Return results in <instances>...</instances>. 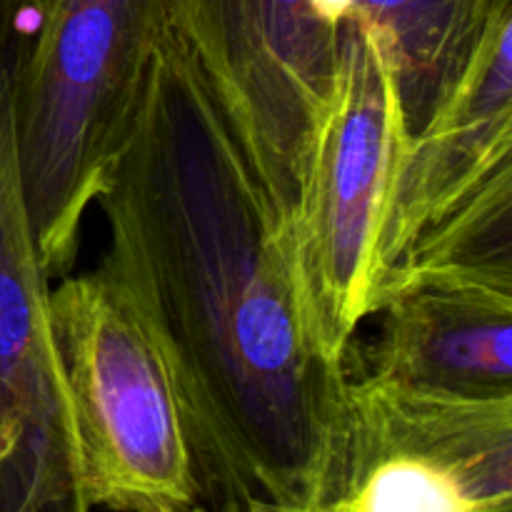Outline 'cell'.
Instances as JSON below:
<instances>
[{
	"instance_id": "cell-1",
	"label": "cell",
	"mask_w": 512,
	"mask_h": 512,
	"mask_svg": "<svg viewBox=\"0 0 512 512\" xmlns=\"http://www.w3.org/2000/svg\"><path fill=\"white\" fill-rule=\"evenodd\" d=\"M95 205L108 228L100 270L173 370L200 495L223 512L285 495L338 413L348 368L310 348L283 218L170 25Z\"/></svg>"
},
{
	"instance_id": "cell-2",
	"label": "cell",
	"mask_w": 512,
	"mask_h": 512,
	"mask_svg": "<svg viewBox=\"0 0 512 512\" xmlns=\"http://www.w3.org/2000/svg\"><path fill=\"white\" fill-rule=\"evenodd\" d=\"M168 25V0H15V153L50 283L78 258L85 215L128 135Z\"/></svg>"
},
{
	"instance_id": "cell-3",
	"label": "cell",
	"mask_w": 512,
	"mask_h": 512,
	"mask_svg": "<svg viewBox=\"0 0 512 512\" xmlns=\"http://www.w3.org/2000/svg\"><path fill=\"white\" fill-rule=\"evenodd\" d=\"M410 133L388 40L350 20L285 225L300 325L315 355L338 370L373 315L380 228Z\"/></svg>"
},
{
	"instance_id": "cell-4",
	"label": "cell",
	"mask_w": 512,
	"mask_h": 512,
	"mask_svg": "<svg viewBox=\"0 0 512 512\" xmlns=\"http://www.w3.org/2000/svg\"><path fill=\"white\" fill-rule=\"evenodd\" d=\"M248 512H512V393L345 375L298 483Z\"/></svg>"
},
{
	"instance_id": "cell-5",
	"label": "cell",
	"mask_w": 512,
	"mask_h": 512,
	"mask_svg": "<svg viewBox=\"0 0 512 512\" xmlns=\"http://www.w3.org/2000/svg\"><path fill=\"white\" fill-rule=\"evenodd\" d=\"M48 305L80 510L195 508L200 485L173 370L138 308L100 268L60 278Z\"/></svg>"
},
{
	"instance_id": "cell-6",
	"label": "cell",
	"mask_w": 512,
	"mask_h": 512,
	"mask_svg": "<svg viewBox=\"0 0 512 512\" xmlns=\"http://www.w3.org/2000/svg\"><path fill=\"white\" fill-rule=\"evenodd\" d=\"M512 8L443 73L410 133L378 240L373 313L448 265H512Z\"/></svg>"
},
{
	"instance_id": "cell-7",
	"label": "cell",
	"mask_w": 512,
	"mask_h": 512,
	"mask_svg": "<svg viewBox=\"0 0 512 512\" xmlns=\"http://www.w3.org/2000/svg\"><path fill=\"white\" fill-rule=\"evenodd\" d=\"M15 3L0 0V505L75 498V445L63 368L20 185L10 103Z\"/></svg>"
},
{
	"instance_id": "cell-8",
	"label": "cell",
	"mask_w": 512,
	"mask_h": 512,
	"mask_svg": "<svg viewBox=\"0 0 512 512\" xmlns=\"http://www.w3.org/2000/svg\"><path fill=\"white\" fill-rule=\"evenodd\" d=\"M373 315V373L450 393H512V265L418 275Z\"/></svg>"
},
{
	"instance_id": "cell-9",
	"label": "cell",
	"mask_w": 512,
	"mask_h": 512,
	"mask_svg": "<svg viewBox=\"0 0 512 512\" xmlns=\"http://www.w3.org/2000/svg\"><path fill=\"white\" fill-rule=\"evenodd\" d=\"M185 512H205V510H200V508H190V510H185Z\"/></svg>"
},
{
	"instance_id": "cell-10",
	"label": "cell",
	"mask_w": 512,
	"mask_h": 512,
	"mask_svg": "<svg viewBox=\"0 0 512 512\" xmlns=\"http://www.w3.org/2000/svg\"><path fill=\"white\" fill-rule=\"evenodd\" d=\"M20 3H35V0H20Z\"/></svg>"
}]
</instances>
